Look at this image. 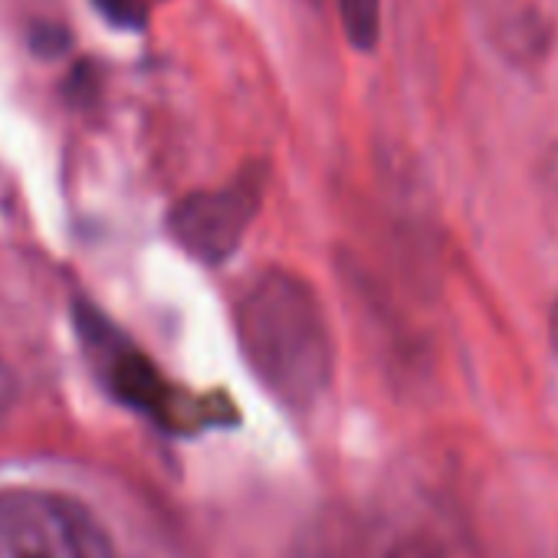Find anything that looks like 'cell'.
I'll list each match as a JSON object with an SVG mask.
<instances>
[{"label": "cell", "instance_id": "6da1fadb", "mask_svg": "<svg viewBox=\"0 0 558 558\" xmlns=\"http://www.w3.org/2000/svg\"><path fill=\"white\" fill-rule=\"evenodd\" d=\"M240 345L256 375L293 404L313 401L332 375V336L316 290L290 269L259 272L236 303Z\"/></svg>", "mask_w": 558, "mask_h": 558}, {"label": "cell", "instance_id": "7a4b0ae2", "mask_svg": "<svg viewBox=\"0 0 558 558\" xmlns=\"http://www.w3.org/2000/svg\"><path fill=\"white\" fill-rule=\"evenodd\" d=\"M0 558H116V548L76 499L44 489H4Z\"/></svg>", "mask_w": 558, "mask_h": 558}, {"label": "cell", "instance_id": "3957f363", "mask_svg": "<svg viewBox=\"0 0 558 558\" xmlns=\"http://www.w3.org/2000/svg\"><path fill=\"white\" fill-rule=\"evenodd\" d=\"M266 171L263 165L243 168L230 184L194 191L181 197L168 214V230L194 259L207 266H220L236 253L256 210L263 204Z\"/></svg>", "mask_w": 558, "mask_h": 558}, {"label": "cell", "instance_id": "277c9868", "mask_svg": "<svg viewBox=\"0 0 558 558\" xmlns=\"http://www.w3.org/2000/svg\"><path fill=\"white\" fill-rule=\"evenodd\" d=\"M76 329H80V339L86 342V352L93 355L96 368L102 372L109 391L119 401H125L145 414L171 421V414H174L171 388L165 385L158 368L129 339H122V332L102 313H96L89 303H76Z\"/></svg>", "mask_w": 558, "mask_h": 558}, {"label": "cell", "instance_id": "5b68a950", "mask_svg": "<svg viewBox=\"0 0 558 558\" xmlns=\"http://www.w3.org/2000/svg\"><path fill=\"white\" fill-rule=\"evenodd\" d=\"M345 40L359 53H375L381 40V0H339Z\"/></svg>", "mask_w": 558, "mask_h": 558}, {"label": "cell", "instance_id": "8992f818", "mask_svg": "<svg viewBox=\"0 0 558 558\" xmlns=\"http://www.w3.org/2000/svg\"><path fill=\"white\" fill-rule=\"evenodd\" d=\"M99 8L116 24H125V27L142 24V4H138V0H99Z\"/></svg>", "mask_w": 558, "mask_h": 558}, {"label": "cell", "instance_id": "52a82bcc", "mask_svg": "<svg viewBox=\"0 0 558 558\" xmlns=\"http://www.w3.org/2000/svg\"><path fill=\"white\" fill-rule=\"evenodd\" d=\"M14 404H17V378H14L11 365L4 362V355H0V424L8 421Z\"/></svg>", "mask_w": 558, "mask_h": 558}, {"label": "cell", "instance_id": "ba28073f", "mask_svg": "<svg viewBox=\"0 0 558 558\" xmlns=\"http://www.w3.org/2000/svg\"><path fill=\"white\" fill-rule=\"evenodd\" d=\"M548 342H551V352H555V359H558V303H555L551 313H548Z\"/></svg>", "mask_w": 558, "mask_h": 558}]
</instances>
